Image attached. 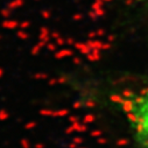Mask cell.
<instances>
[{
	"label": "cell",
	"instance_id": "obj_1",
	"mask_svg": "<svg viewBox=\"0 0 148 148\" xmlns=\"http://www.w3.org/2000/svg\"><path fill=\"white\" fill-rule=\"evenodd\" d=\"M112 100L127 119L140 148H148V85L121 90Z\"/></svg>",
	"mask_w": 148,
	"mask_h": 148
}]
</instances>
